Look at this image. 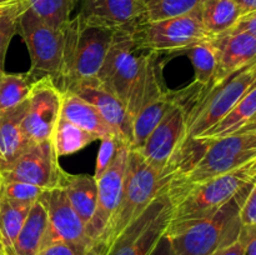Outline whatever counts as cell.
Listing matches in <instances>:
<instances>
[{
    "label": "cell",
    "mask_w": 256,
    "mask_h": 255,
    "mask_svg": "<svg viewBox=\"0 0 256 255\" xmlns=\"http://www.w3.org/2000/svg\"><path fill=\"white\" fill-rule=\"evenodd\" d=\"M175 172L176 170L158 172L152 169L139 152L130 149L119 204L102 236L95 242L92 255H106L122 230L169 188Z\"/></svg>",
    "instance_id": "cell-1"
},
{
    "label": "cell",
    "mask_w": 256,
    "mask_h": 255,
    "mask_svg": "<svg viewBox=\"0 0 256 255\" xmlns=\"http://www.w3.org/2000/svg\"><path fill=\"white\" fill-rule=\"evenodd\" d=\"M252 184L209 216L169 225L165 235L169 238L175 254L212 255L225 245L234 242L242 232L240 209Z\"/></svg>",
    "instance_id": "cell-2"
},
{
    "label": "cell",
    "mask_w": 256,
    "mask_h": 255,
    "mask_svg": "<svg viewBox=\"0 0 256 255\" xmlns=\"http://www.w3.org/2000/svg\"><path fill=\"white\" fill-rule=\"evenodd\" d=\"M256 180V158L234 170L184 189L169 190L172 202L169 225L202 219L236 196Z\"/></svg>",
    "instance_id": "cell-3"
},
{
    "label": "cell",
    "mask_w": 256,
    "mask_h": 255,
    "mask_svg": "<svg viewBox=\"0 0 256 255\" xmlns=\"http://www.w3.org/2000/svg\"><path fill=\"white\" fill-rule=\"evenodd\" d=\"M114 32L82 24L79 16L70 20L65 29L62 92L76 82L98 80Z\"/></svg>",
    "instance_id": "cell-4"
},
{
    "label": "cell",
    "mask_w": 256,
    "mask_h": 255,
    "mask_svg": "<svg viewBox=\"0 0 256 255\" xmlns=\"http://www.w3.org/2000/svg\"><path fill=\"white\" fill-rule=\"evenodd\" d=\"M256 82V59L196 98L188 114L186 142L198 139L222 122ZM184 142V144H185Z\"/></svg>",
    "instance_id": "cell-5"
},
{
    "label": "cell",
    "mask_w": 256,
    "mask_h": 255,
    "mask_svg": "<svg viewBox=\"0 0 256 255\" xmlns=\"http://www.w3.org/2000/svg\"><path fill=\"white\" fill-rule=\"evenodd\" d=\"M204 88H194V84L184 89L176 104L168 112L149 135L139 150L142 159L158 172L178 170L175 162L180 149L186 140L188 114L189 109Z\"/></svg>",
    "instance_id": "cell-6"
},
{
    "label": "cell",
    "mask_w": 256,
    "mask_h": 255,
    "mask_svg": "<svg viewBox=\"0 0 256 255\" xmlns=\"http://www.w3.org/2000/svg\"><path fill=\"white\" fill-rule=\"evenodd\" d=\"M65 29L66 26H50L28 8L18 19L16 32L26 44L32 60L29 72L35 79L50 78L59 89L64 65Z\"/></svg>",
    "instance_id": "cell-7"
},
{
    "label": "cell",
    "mask_w": 256,
    "mask_h": 255,
    "mask_svg": "<svg viewBox=\"0 0 256 255\" xmlns=\"http://www.w3.org/2000/svg\"><path fill=\"white\" fill-rule=\"evenodd\" d=\"M149 54L150 52L139 46L135 32H115L98 82L125 105L130 89Z\"/></svg>",
    "instance_id": "cell-8"
},
{
    "label": "cell",
    "mask_w": 256,
    "mask_h": 255,
    "mask_svg": "<svg viewBox=\"0 0 256 255\" xmlns=\"http://www.w3.org/2000/svg\"><path fill=\"white\" fill-rule=\"evenodd\" d=\"M199 9L170 19L144 22L135 32V39L142 49L155 52H186L205 39H209Z\"/></svg>",
    "instance_id": "cell-9"
},
{
    "label": "cell",
    "mask_w": 256,
    "mask_h": 255,
    "mask_svg": "<svg viewBox=\"0 0 256 255\" xmlns=\"http://www.w3.org/2000/svg\"><path fill=\"white\" fill-rule=\"evenodd\" d=\"M168 189L122 230L106 255L152 254L172 220V202Z\"/></svg>",
    "instance_id": "cell-10"
},
{
    "label": "cell",
    "mask_w": 256,
    "mask_h": 255,
    "mask_svg": "<svg viewBox=\"0 0 256 255\" xmlns=\"http://www.w3.org/2000/svg\"><path fill=\"white\" fill-rule=\"evenodd\" d=\"M68 172L60 166L52 139L32 144L6 170L0 172L4 182H22L45 190L62 186Z\"/></svg>",
    "instance_id": "cell-11"
},
{
    "label": "cell",
    "mask_w": 256,
    "mask_h": 255,
    "mask_svg": "<svg viewBox=\"0 0 256 255\" xmlns=\"http://www.w3.org/2000/svg\"><path fill=\"white\" fill-rule=\"evenodd\" d=\"M40 202L48 214V229L44 246L55 242L74 245L86 250L92 255V242L86 226L70 205L66 192L62 186L46 190Z\"/></svg>",
    "instance_id": "cell-12"
},
{
    "label": "cell",
    "mask_w": 256,
    "mask_h": 255,
    "mask_svg": "<svg viewBox=\"0 0 256 255\" xmlns=\"http://www.w3.org/2000/svg\"><path fill=\"white\" fill-rule=\"evenodd\" d=\"M62 92L50 78L38 79L26 100L22 122V132L30 145L52 139L62 112Z\"/></svg>",
    "instance_id": "cell-13"
},
{
    "label": "cell",
    "mask_w": 256,
    "mask_h": 255,
    "mask_svg": "<svg viewBox=\"0 0 256 255\" xmlns=\"http://www.w3.org/2000/svg\"><path fill=\"white\" fill-rule=\"evenodd\" d=\"M130 146L122 145L118 152L114 162L109 168L96 179L98 200L94 216L88 225L86 232L94 248L95 242L99 240L119 204L124 186L125 172H126L128 160H129Z\"/></svg>",
    "instance_id": "cell-14"
},
{
    "label": "cell",
    "mask_w": 256,
    "mask_h": 255,
    "mask_svg": "<svg viewBox=\"0 0 256 255\" xmlns=\"http://www.w3.org/2000/svg\"><path fill=\"white\" fill-rule=\"evenodd\" d=\"M90 26L135 32L145 22L142 0H86L78 14Z\"/></svg>",
    "instance_id": "cell-15"
},
{
    "label": "cell",
    "mask_w": 256,
    "mask_h": 255,
    "mask_svg": "<svg viewBox=\"0 0 256 255\" xmlns=\"http://www.w3.org/2000/svg\"><path fill=\"white\" fill-rule=\"evenodd\" d=\"M65 92H74L85 102H90L114 130L120 142L128 146H132V120L126 108L116 96L102 88L98 80L76 82L68 88Z\"/></svg>",
    "instance_id": "cell-16"
},
{
    "label": "cell",
    "mask_w": 256,
    "mask_h": 255,
    "mask_svg": "<svg viewBox=\"0 0 256 255\" xmlns=\"http://www.w3.org/2000/svg\"><path fill=\"white\" fill-rule=\"evenodd\" d=\"M212 42L216 48L219 62L212 85L256 59V38L249 32L229 30L212 36Z\"/></svg>",
    "instance_id": "cell-17"
},
{
    "label": "cell",
    "mask_w": 256,
    "mask_h": 255,
    "mask_svg": "<svg viewBox=\"0 0 256 255\" xmlns=\"http://www.w3.org/2000/svg\"><path fill=\"white\" fill-rule=\"evenodd\" d=\"M25 110L26 102L0 112V172L6 170L30 146L22 128Z\"/></svg>",
    "instance_id": "cell-18"
},
{
    "label": "cell",
    "mask_w": 256,
    "mask_h": 255,
    "mask_svg": "<svg viewBox=\"0 0 256 255\" xmlns=\"http://www.w3.org/2000/svg\"><path fill=\"white\" fill-rule=\"evenodd\" d=\"M60 115L79 126L80 129L94 135L99 140L112 136L118 138L110 125L102 119L99 112L90 102H85L72 92H62Z\"/></svg>",
    "instance_id": "cell-19"
},
{
    "label": "cell",
    "mask_w": 256,
    "mask_h": 255,
    "mask_svg": "<svg viewBox=\"0 0 256 255\" xmlns=\"http://www.w3.org/2000/svg\"><path fill=\"white\" fill-rule=\"evenodd\" d=\"M182 90L172 92L164 90L142 106L132 120V142L130 149L139 150L144 145L152 130L158 126L162 118L178 102Z\"/></svg>",
    "instance_id": "cell-20"
},
{
    "label": "cell",
    "mask_w": 256,
    "mask_h": 255,
    "mask_svg": "<svg viewBox=\"0 0 256 255\" xmlns=\"http://www.w3.org/2000/svg\"><path fill=\"white\" fill-rule=\"evenodd\" d=\"M156 55L155 52H150L130 89L125 106L132 120H134L142 106H145L160 92H164L162 65L158 62Z\"/></svg>",
    "instance_id": "cell-21"
},
{
    "label": "cell",
    "mask_w": 256,
    "mask_h": 255,
    "mask_svg": "<svg viewBox=\"0 0 256 255\" xmlns=\"http://www.w3.org/2000/svg\"><path fill=\"white\" fill-rule=\"evenodd\" d=\"M62 188L66 192V196L72 209L88 228L94 216L95 208H96V179L85 174H66Z\"/></svg>",
    "instance_id": "cell-22"
},
{
    "label": "cell",
    "mask_w": 256,
    "mask_h": 255,
    "mask_svg": "<svg viewBox=\"0 0 256 255\" xmlns=\"http://www.w3.org/2000/svg\"><path fill=\"white\" fill-rule=\"evenodd\" d=\"M48 229V214L40 200L35 202L15 240V255H38L42 249Z\"/></svg>",
    "instance_id": "cell-23"
},
{
    "label": "cell",
    "mask_w": 256,
    "mask_h": 255,
    "mask_svg": "<svg viewBox=\"0 0 256 255\" xmlns=\"http://www.w3.org/2000/svg\"><path fill=\"white\" fill-rule=\"evenodd\" d=\"M32 205L9 199L0 192V255H15V240Z\"/></svg>",
    "instance_id": "cell-24"
},
{
    "label": "cell",
    "mask_w": 256,
    "mask_h": 255,
    "mask_svg": "<svg viewBox=\"0 0 256 255\" xmlns=\"http://www.w3.org/2000/svg\"><path fill=\"white\" fill-rule=\"evenodd\" d=\"M256 119V82L252 88L248 90L246 94L240 99V102L235 105L234 109L215 126L208 130L205 134L195 140L204 139H216V138L226 136L239 132L244 126L249 125ZM194 142V140H192Z\"/></svg>",
    "instance_id": "cell-25"
},
{
    "label": "cell",
    "mask_w": 256,
    "mask_h": 255,
    "mask_svg": "<svg viewBox=\"0 0 256 255\" xmlns=\"http://www.w3.org/2000/svg\"><path fill=\"white\" fill-rule=\"evenodd\" d=\"M202 22L210 36L229 32L242 18L235 0H205L200 6Z\"/></svg>",
    "instance_id": "cell-26"
},
{
    "label": "cell",
    "mask_w": 256,
    "mask_h": 255,
    "mask_svg": "<svg viewBox=\"0 0 256 255\" xmlns=\"http://www.w3.org/2000/svg\"><path fill=\"white\" fill-rule=\"evenodd\" d=\"M195 72V82L208 89L214 82L218 72V52L212 38L192 45L186 52Z\"/></svg>",
    "instance_id": "cell-27"
},
{
    "label": "cell",
    "mask_w": 256,
    "mask_h": 255,
    "mask_svg": "<svg viewBox=\"0 0 256 255\" xmlns=\"http://www.w3.org/2000/svg\"><path fill=\"white\" fill-rule=\"evenodd\" d=\"M95 140L98 139L94 135L80 129L69 120L64 119L62 115L59 116V120H58L52 135V146L59 158L74 154V152L84 149Z\"/></svg>",
    "instance_id": "cell-28"
},
{
    "label": "cell",
    "mask_w": 256,
    "mask_h": 255,
    "mask_svg": "<svg viewBox=\"0 0 256 255\" xmlns=\"http://www.w3.org/2000/svg\"><path fill=\"white\" fill-rule=\"evenodd\" d=\"M29 72L20 74H0V112L9 110L26 102L36 82Z\"/></svg>",
    "instance_id": "cell-29"
},
{
    "label": "cell",
    "mask_w": 256,
    "mask_h": 255,
    "mask_svg": "<svg viewBox=\"0 0 256 255\" xmlns=\"http://www.w3.org/2000/svg\"><path fill=\"white\" fill-rule=\"evenodd\" d=\"M80 0H24L28 9L52 28H65Z\"/></svg>",
    "instance_id": "cell-30"
},
{
    "label": "cell",
    "mask_w": 256,
    "mask_h": 255,
    "mask_svg": "<svg viewBox=\"0 0 256 255\" xmlns=\"http://www.w3.org/2000/svg\"><path fill=\"white\" fill-rule=\"evenodd\" d=\"M144 5L145 22L182 16L199 9L205 0H142Z\"/></svg>",
    "instance_id": "cell-31"
},
{
    "label": "cell",
    "mask_w": 256,
    "mask_h": 255,
    "mask_svg": "<svg viewBox=\"0 0 256 255\" xmlns=\"http://www.w3.org/2000/svg\"><path fill=\"white\" fill-rule=\"evenodd\" d=\"M26 8L24 0H20L10 12L0 16V74L4 72L5 55L12 36L16 34L18 19L22 10Z\"/></svg>",
    "instance_id": "cell-32"
},
{
    "label": "cell",
    "mask_w": 256,
    "mask_h": 255,
    "mask_svg": "<svg viewBox=\"0 0 256 255\" xmlns=\"http://www.w3.org/2000/svg\"><path fill=\"white\" fill-rule=\"evenodd\" d=\"M0 192L9 199L20 202L34 204L46 192L45 189L35 185L22 182H4L0 179Z\"/></svg>",
    "instance_id": "cell-33"
},
{
    "label": "cell",
    "mask_w": 256,
    "mask_h": 255,
    "mask_svg": "<svg viewBox=\"0 0 256 255\" xmlns=\"http://www.w3.org/2000/svg\"><path fill=\"white\" fill-rule=\"evenodd\" d=\"M122 145H125L124 142H120L115 136L102 139V144H100V149L96 158V165H95V174L92 175L95 179H98L112 165Z\"/></svg>",
    "instance_id": "cell-34"
},
{
    "label": "cell",
    "mask_w": 256,
    "mask_h": 255,
    "mask_svg": "<svg viewBox=\"0 0 256 255\" xmlns=\"http://www.w3.org/2000/svg\"><path fill=\"white\" fill-rule=\"evenodd\" d=\"M240 220H242V226H256V180L248 192L244 204L240 209Z\"/></svg>",
    "instance_id": "cell-35"
},
{
    "label": "cell",
    "mask_w": 256,
    "mask_h": 255,
    "mask_svg": "<svg viewBox=\"0 0 256 255\" xmlns=\"http://www.w3.org/2000/svg\"><path fill=\"white\" fill-rule=\"evenodd\" d=\"M248 239H249L248 229L245 226H242V232H240V235L234 242L225 245L224 248L219 249L212 255H246Z\"/></svg>",
    "instance_id": "cell-36"
},
{
    "label": "cell",
    "mask_w": 256,
    "mask_h": 255,
    "mask_svg": "<svg viewBox=\"0 0 256 255\" xmlns=\"http://www.w3.org/2000/svg\"><path fill=\"white\" fill-rule=\"evenodd\" d=\"M38 255H90V252L82 248L74 246V245L55 242V244H50L42 248L38 252Z\"/></svg>",
    "instance_id": "cell-37"
},
{
    "label": "cell",
    "mask_w": 256,
    "mask_h": 255,
    "mask_svg": "<svg viewBox=\"0 0 256 255\" xmlns=\"http://www.w3.org/2000/svg\"><path fill=\"white\" fill-rule=\"evenodd\" d=\"M232 30L234 32H245L256 38V10L249 14H245L238 20L236 25Z\"/></svg>",
    "instance_id": "cell-38"
},
{
    "label": "cell",
    "mask_w": 256,
    "mask_h": 255,
    "mask_svg": "<svg viewBox=\"0 0 256 255\" xmlns=\"http://www.w3.org/2000/svg\"><path fill=\"white\" fill-rule=\"evenodd\" d=\"M150 255H176V254H175L174 249H172L169 238L164 234Z\"/></svg>",
    "instance_id": "cell-39"
},
{
    "label": "cell",
    "mask_w": 256,
    "mask_h": 255,
    "mask_svg": "<svg viewBox=\"0 0 256 255\" xmlns=\"http://www.w3.org/2000/svg\"><path fill=\"white\" fill-rule=\"evenodd\" d=\"M246 229H248V234H249L246 255H256V226L246 228Z\"/></svg>",
    "instance_id": "cell-40"
},
{
    "label": "cell",
    "mask_w": 256,
    "mask_h": 255,
    "mask_svg": "<svg viewBox=\"0 0 256 255\" xmlns=\"http://www.w3.org/2000/svg\"><path fill=\"white\" fill-rule=\"evenodd\" d=\"M235 2H236L238 6H239L242 16L256 10V0H235Z\"/></svg>",
    "instance_id": "cell-41"
},
{
    "label": "cell",
    "mask_w": 256,
    "mask_h": 255,
    "mask_svg": "<svg viewBox=\"0 0 256 255\" xmlns=\"http://www.w3.org/2000/svg\"><path fill=\"white\" fill-rule=\"evenodd\" d=\"M20 0H16V2H12V4H6V5H0V16H2V15H4V14H6L8 12H10V10L12 9V8L15 6V5L18 4V2H19Z\"/></svg>",
    "instance_id": "cell-42"
},
{
    "label": "cell",
    "mask_w": 256,
    "mask_h": 255,
    "mask_svg": "<svg viewBox=\"0 0 256 255\" xmlns=\"http://www.w3.org/2000/svg\"><path fill=\"white\" fill-rule=\"evenodd\" d=\"M16 2V0H0V5H6V4H12V2Z\"/></svg>",
    "instance_id": "cell-43"
}]
</instances>
